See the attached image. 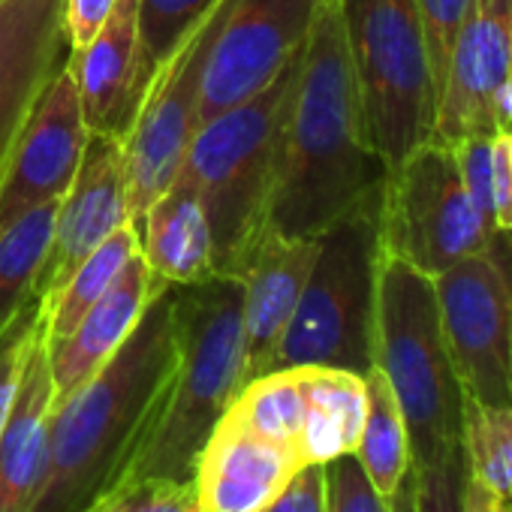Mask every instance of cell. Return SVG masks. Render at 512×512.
Masks as SVG:
<instances>
[{"label":"cell","mask_w":512,"mask_h":512,"mask_svg":"<svg viewBox=\"0 0 512 512\" xmlns=\"http://www.w3.org/2000/svg\"><path fill=\"white\" fill-rule=\"evenodd\" d=\"M386 175L368 139L341 7L320 0L281 112L269 226L287 238H317L383 193Z\"/></svg>","instance_id":"6da1fadb"},{"label":"cell","mask_w":512,"mask_h":512,"mask_svg":"<svg viewBox=\"0 0 512 512\" xmlns=\"http://www.w3.org/2000/svg\"><path fill=\"white\" fill-rule=\"evenodd\" d=\"M175 368L172 293L151 299L118 353L52 413L49 464L31 512H85L145 446Z\"/></svg>","instance_id":"7a4b0ae2"},{"label":"cell","mask_w":512,"mask_h":512,"mask_svg":"<svg viewBox=\"0 0 512 512\" xmlns=\"http://www.w3.org/2000/svg\"><path fill=\"white\" fill-rule=\"evenodd\" d=\"M169 293L175 368L166 404L121 482L145 476L193 479L211 428L244 386L241 281L214 275L169 287Z\"/></svg>","instance_id":"3957f363"},{"label":"cell","mask_w":512,"mask_h":512,"mask_svg":"<svg viewBox=\"0 0 512 512\" xmlns=\"http://www.w3.org/2000/svg\"><path fill=\"white\" fill-rule=\"evenodd\" d=\"M383 193L359 202L317 235V256L269 371H374Z\"/></svg>","instance_id":"277c9868"},{"label":"cell","mask_w":512,"mask_h":512,"mask_svg":"<svg viewBox=\"0 0 512 512\" xmlns=\"http://www.w3.org/2000/svg\"><path fill=\"white\" fill-rule=\"evenodd\" d=\"M374 368L386 377L410 434L413 464L461 446L464 389L440 326L434 278L383 253Z\"/></svg>","instance_id":"5b68a950"},{"label":"cell","mask_w":512,"mask_h":512,"mask_svg":"<svg viewBox=\"0 0 512 512\" xmlns=\"http://www.w3.org/2000/svg\"><path fill=\"white\" fill-rule=\"evenodd\" d=\"M296 64L299 58L266 91L211 118L190 139L181 175L193 181L208 214L214 275L238 278L269 232L275 145Z\"/></svg>","instance_id":"8992f818"},{"label":"cell","mask_w":512,"mask_h":512,"mask_svg":"<svg viewBox=\"0 0 512 512\" xmlns=\"http://www.w3.org/2000/svg\"><path fill=\"white\" fill-rule=\"evenodd\" d=\"M374 151L392 172L434 136L437 88L416 0H338Z\"/></svg>","instance_id":"52a82bcc"},{"label":"cell","mask_w":512,"mask_h":512,"mask_svg":"<svg viewBox=\"0 0 512 512\" xmlns=\"http://www.w3.org/2000/svg\"><path fill=\"white\" fill-rule=\"evenodd\" d=\"M497 229L470 202L452 145L428 139L389 175L380 205L383 253L437 278L494 241Z\"/></svg>","instance_id":"ba28073f"},{"label":"cell","mask_w":512,"mask_h":512,"mask_svg":"<svg viewBox=\"0 0 512 512\" xmlns=\"http://www.w3.org/2000/svg\"><path fill=\"white\" fill-rule=\"evenodd\" d=\"M440 326L464 389V398L509 407L512 404V232L449 272L434 278Z\"/></svg>","instance_id":"9c48e42d"},{"label":"cell","mask_w":512,"mask_h":512,"mask_svg":"<svg viewBox=\"0 0 512 512\" xmlns=\"http://www.w3.org/2000/svg\"><path fill=\"white\" fill-rule=\"evenodd\" d=\"M232 0H217L193 34L169 55V61L154 73L133 127L124 136L127 163V193L130 217L139 220L142 211L178 178L190 139L196 133L199 88L208 49L220 31Z\"/></svg>","instance_id":"30bf717a"},{"label":"cell","mask_w":512,"mask_h":512,"mask_svg":"<svg viewBox=\"0 0 512 512\" xmlns=\"http://www.w3.org/2000/svg\"><path fill=\"white\" fill-rule=\"evenodd\" d=\"M320 0H232L208 49L196 130L266 91L305 49Z\"/></svg>","instance_id":"8fae6325"},{"label":"cell","mask_w":512,"mask_h":512,"mask_svg":"<svg viewBox=\"0 0 512 512\" xmlns=\"http://www.w3.org/2000/svg\"><path fill=\"white\" fill-rule=\"evenodd\" d=\"M88 136L73 61L67 58L0 163V232L28 211L64 199L82 166Z\"/></svg>","instance_id":"7c38bea8"},{"label":"cell","mask_w":512,"mask_h":512,"mask_svg":"<svg viewBox=\"0 0 512 512\" xmlns=\"http://www.w3.org/2000/svg\"><path fill=\"white\" fill-rule=\"evenodd\" d=\"M133 223L127 193L124 142L115 136L91 133L82 166L58 202L46 260L37 275V299L46 305L115 229Z\"/></svg>","instance_id":"4fadbf2b"},{"label":"cell","mask_w":512,"mask_h":512,"mask_svg":"<svg viewBox=\"0 0 512 512\" xmlns=\"http://www.w3.org/2000/svg\"><path fill=\"white\" fill-rule=\"evenodd\" d=\"M512 0H470L437 106V142L497 133V91L509 79Z\"/></svg>","instance_id":"5bb4252c"},{"label":"cell","mask_w":512,"mask_h":512,"mask_svg":"<svg viewBox=\"0 0 512 512\" xmlns=\"http://www.w3.org/2000/svg\"><path fill=\"white\" fill-rule=\"evenodd\" d=\"M305 467L293 446L250 431L229 410L211 428L193 470L202 512H263Z\"/></svg>","instance_id":"9a60e30c"},{"label":"cell","mask_w":512,"mask_h":512,"mask_svg":"<svg viewBox=\"0 0 512 512\" xmlns=\"http://www.w3.org/2000/svg\"><path fill=\"white\" fill-rule=\"evenodd\" d=\"M67 58L64 0L0 4V163L37 97Z\"/></svg>","instance_id":"2e32d148"},{"label":"cell","mask_w":512,"mask_h":512,"mask_svg":"<svg viewBox=\"0 0 512 512\" xmlns=\"http://www.w3.org/2000/svg\"><path fill=\"white\" fill-rule=\"evenodd\" d=\"M317 256V238H287L269 226L241 269L244 383L269 374ZM244 389V386H241Z\"/></svg>","instance_id":"e0dca14e"},{"label":"cell","mask_w":512,"mask_h":512,"mask_svg":"<svg viewBox=\"0 0 512 512\" xmlns=\"http://www.w3.org/2000/svg\"><path fill=\"white\" fill-rule=\"evenodd\" d=\"M70 61L88 130L124 142L148 91V70L139 37V0H118L103 31L85 52H70Z\"/></svg>","instance_id":"ac0fdd59"},{"label":"cell","mask_w":512,"mask_h":512,"mask_svg":"<svg viewBox=\"0 0 512 512\" xmlns=\"http://www.w3.org/2000/svg\"><path fill=\"white\" fill-rule=\"evenodd\" d=\"M163 290L166 287L154 281L148 263L136 250L130 256V263L115 278V284L85 311V317L76 323V329L67 338L61 341L46 338L55 407L67 401L79 386H85L118 353V347L139 326L151 299Z\"/></svg>","instance_id":"d6986e66"},{"label":"cell","mask_w":512,"mask_h":512,"mask_svg":"<svg viewBox=\"0 0 512 512\" xmlns=\"http://www.w3.org/2000/svg\"><path fill=\"white\" fill-rule=\"evenodd\" d=\"M55 413V386L49 371L46 317L28 350L22 380L0 431V512H31L49 464V428Z\"/></svg>","instance_id":"ffe728a7"},{"label":"cell","mask_w":512,"mask_h":512,"mask_svg":"<svg viewBox=\"0 0 512 512\" xmlns=\"http://www.w3.org/2000/svg\"><path fill=\"white\" fill-rule=\"evenodd\" d=\"M139 253L163 287H184L214 278V238L199 190L178 178L133 220Z\"/></svg>","instance_id":"44dd1931"},{"label":"cell","mask_w":512,"mask_h":512,"mask_svg":"<svg viewBox=\"0 0 512 512\" xmlns=\"http://www.w3.org/2000/svg\"><path fill=\"white\" fill-rule=\"evenodd\" d=\"M305 395V422L299 437V455L305 464H329L356 452L368 389L365 377L338 368H299Z\"/></svg>","instance_id":"7402d4cb"},{"label":"cell","mask_w":512,"mask_h":512,"mask_svg":"<svg viewBox=\"0 0 512 512\" xmlns=\"http://www.w3.org/2000/svg\"><path fill=\"white\" fill-rule=\"evenodd\" d=\"M365 389H368V410H365V425H362L353 455L362 464L371 485L389 500L413 467L410 434H407L404 413L386 377L377 368L365 377Z\"/></svg>","instance_id":"603a6c76"},{"label":"cell","mask_w":512,"mask_h":512,"mask_svg":"<svg viewBox=\"0 0 512 512\" xmlns=\"http://www.w3.org/2000/svg\"><path fill=\"white\" fill-rule=\"evenodd\" d=\"M136 250H139L136 226L124 223L91 256H85L82 266L70 275V281L43 305L49 341H61L76 329L85 311L115 284V278L121 275V269L130 263V256Z\"/></svg>","instance_id":"cb8c5ba5"},{"label":"cell","mask_w":512,"mask_h":512,"mask_svg":"<svg viewBox=\"0 0 512 512\" xmlns=\"http://www.w3.org/2000/svg\"><path fill=\"white\" fill-rule=\"evenodd\" d=\"M461 452L467 476L512 506V404L491 407L464 398Z\"/></svg>","instance_id":"d4e9b609"},{"label":"cell","mask_w":512,"mask_h":512,"mask_svg":"<svg viewBox=\"0 0 512 512\" xmlns=\"http://www.w3.org/2000/svg\"><path fill=\"white\" fill-rule=\"evenodd\" d=\"M250 431L263 434L275 443L293 446L299 452L302 422H305V395L299 368L269 371L244 383L235 401L226 407ZM302 458V455H299Z\"/></svg>","instance_id":"484cf974"},{"label":"cell","mask_w":512,"mask_h":512,"mask_svg":"<svg viewBox=\"0 0 512 512\" xmlns=\"http://www.w3.org/2000/svg\"><path fill=\"white\" fill-rule=\"evenodd\" d=\"M214 4L217 0H139V37L148 82Z\"/></svg>","instance_id":"4316f807"},{"label":"cell","mask_w":512,"mask_h":512,"mask_svg":"<svg viewBox=\"0 0 512 512\" xmlns=\"http://www.w3.org/2000/svg\"><path fill=\"white\" fill-rule=\"evenodd\" d=\"M85 512H202L193 479H127Z\"/></svg>","instance_id":"83f0119b"},{"label":"cell","mask_w":512,"mask_h":512,"mask_svg":"<svg viewBox=\"0 0 512 512\" xmlns=\"http://www.w3.org/2000/svg\"><path fill=\"white\" fill-rule=\"evenodd\" d=\"M40 320H43V302L34 296L16 314V320L4 329V335H0V431H4V422L10 416V407L22 380V368L34 344V335L40 329Z\"/></svg>","instance_id":"f1b7e54d"},{"label":"cell","mask_w":512,"mask_h":512,"mask_svg":"<svg viewBox=\"0 0 512 512\" xmlns=\"http://www.w3.org/2000/svg\"><path fill=\"white\" fill-rule=\"evenodd\" d=\"M467 7H470V0H416V10H419L422 28H425L431 70H434L437 106H440V94L446 85L449 55H452V46H455V37H458Z\"/></svg>","instance_id":"f546056e"},{"label":"cell","mask_w":512,"mask_h":512,"mask_svg":"<svg viewBox=\"0 0 512 512\" xmlns=\"http://www.w3.org/2000/svg\"><path fill=\"white\" fill-rule=\"evenodd\" d=\"M326 512H389L353 452L326 464Z\"/></svg>","instance_id":"4dcf8cb0"},{"label":"cell","mask_w":512,"mask_h":512,"mask_svg":"<svg viewBox=\"0 0 512 512\" xmlns=\"http://www.w3.org/2000/svg\"><path fill=\"white\" fill-rule=\"evenodd\" d=\"M491 223L512 232V130L491 133Z\"/></svg>","instance_id":"1f68e13d"},{"label":"cell","mask_w":512,"mask_h":512,"mask_svg":"<svg viewBox=\"0 0 512 512\" xmlns=\"http://www.w3.org/2000/svg\"><path fill=\"white\" fill-rule=\"evenodd\" d=\"M118 0H64V31L70 52L79 55L112 19Z\"/></svg>","instance_id":"d6a6232c"},{"label":"cell","mask_w":512,"mask_h":512,"mask_svg":"<svg viewBox=\"0 0 512 512\" xmlns=\"http://www.w3.org/2000/svg\"><path fill=\"white\" fill-rule=\"evenodd\" d=\"M263 512H326V464H305Z\"/></svg>","instance_id":"836d02e7"},{"label":"cell","mask_w":512,"mask_h":512,"mask_svg":"<svg viewBox=\"0 0 512 512\" xmlns=\"http://www.w3.org/2000/svg\"><path fill=\"white\" fill-rule=\"evenodd\" d=\"M461 512H512V506H506L503 500H497L488 488H482L476 479H464V503Z\"/></svg>","instance_id":"e575fe53"},{"label":"cell","mask_w":512,"mask_h":512,"mask_svg":"<svg viewBox=\"0 0 512 512\" xmlns=\"http://www.w3.org/2000/svg\"><path fill=\"white\" fill-rule=\"evenodd\" d=\"M389 512H416V479H413V467L404 476V482L398 485V491L389 497Z\"/></svg>","instance_id":"d590c367"},{"label":"cell","mask_w":512,"mask_h":512,"mask_svg":"<svg viewBox=\"0 0 512 512\" xmlns=\"http://www.w3.org/2000/svg\"><path fill=\"white\" fill-rule=\"evenodd\" d=\"M497 127L500 130H512V76L497 91Z\"/></svg>","instance_id":"8d00e7d4"},{"label":"cell","mask_w":512,"mask_h":512,"mask_svg":"<svg viewBox=\"0 0 512 512\" xmlns=\"http://www.w3.org/2000/svg\"><path fill=\"white\" fill-rule=\"evenodd\" d=\"M509 362H512V329H509Z\"/></svg>","instance_id":"74e56055"},{"label":"cell","mask_w":512,"mask_h":512,"mask_svg":"<svg viewBox=\"0 0 512 512\" xmlns=\"http://www.w3.org/2000/svg\"><path fill=\"white\" fill-rule=\"evenodd\" d=\"M509 76H512V49H509Z\"/></svg>","instance_id":"f35d334b"},{"label":"cell","mask_w":512,"mask_h":512,"mask_svg":"<svg viewBox=\"0 0 512 512\" xmlns=\"http://www.w3.org/2000/svg\"><path fill=\"white\" fill-rule=\"evenodd\" d=\"M0 4H4V0H0Z\"/></svg>","instance_id":"ab89813d"}]
</instances>
